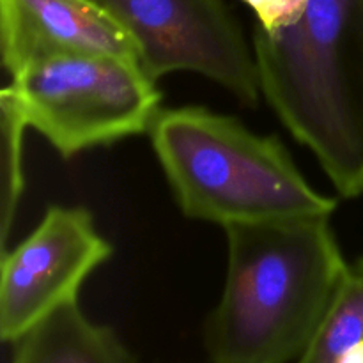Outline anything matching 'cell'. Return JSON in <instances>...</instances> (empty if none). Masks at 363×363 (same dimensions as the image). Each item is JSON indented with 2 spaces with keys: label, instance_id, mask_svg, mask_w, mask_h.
I'll list each match as a JSON object with an SVG mask.
<instances>
[{
  "label": "cell",
  "instance_id": "cell-1",
  "mask_svg": "<svg viewBox=\"0 0 363 363\" xmlns=\"http://www.w3.org/2000/svg\"><path fill=\"white\" fill-rule=\"evenodd\" d=\"M222 298L204 328L213 363H294L325 321L353 266L330 218L223 227Z\"/></svg>",
  "mask_w": 363,
  "mask_h": 363
},
{
  "label": "cell",
  "instance_id": "cell-2",
  "mask_svg": "<svg viewBox=\"0 0 363 363\" xmlns=\"http://www.w3.org/2000/svg\"><path fill=\"white\" fill-rule=\"evenodd\" d=\"M261 94L344 199L363 195V0H308L252 39Z\"/></svg>",
  "mask_w": 363,
  "mask_h": 363
},
{
  "label": "cell",
  "instance_id": "cell-3",
  "mask_svg": "<svg viewBox=\"0 0 363 363\" xmlns=\"http://www.w3.org/2000/svg\"><path fill=\"white\" fill-rule=\"evenodd\" d=\"M176 202L191 220L229 227L330 218L337 201L308 184L275 135L204 106L162 108L151 131Z\"/></svg>",
  "mask_w": 363,
  "mask_h": 363
},
{
  "label": "cell",
  "instance_id": "cell-4",
  "mask_svg": "<svg viewBox=\"0 0 363 363\" xmlns=\"http://www.w3.org/2000/svg\"><path fill=\"white\" fill-rule=\"evenodd\" d=\"M28 126L64 158L149 133L162 92L138 60L77 53L38 60L11 77Z\"/></svg>",
  "mask_w": 363,
  "mask_h": 363
},
{
  "label": "cell",
  "instance_id": "cell-5",
  "mask_svg": "<svg viewBox=\"0 0 363 363\" xmlns=\"http://www.w3.org/2000/svg\"><path fill=\"white\" fill-rule=\"evenodd\" d=\"M126 30L142 69L158 82L190 71L216 82L243 105L261 101L257 62L225 0H94Z\"/></svg>",
  "mask_w": 363,
  "mask_h": 363
},
{
  "label": "cell",
  "instance_id": "cell-6",
  "mask_svg": "<svg viewBox=\"0 0 363 363\" xmlns=\"http://www.w3.org/2000/svg\"><path fill=\"white\" fill-rule=\"evenodd\" d=\"M112 255L85 208L52 206L34 233L0 259V337L28 330L78 301L85 280Z\"/></svg>",
  "mask_w": 363,
  "mask_h": 363
},
{
  "label": "cell",
  "instance_id": "cell-7",
  "mask_svg": "<svg viewBox=\"0 0 363 363\" xmlns=\"http://www.w3.org/2000/svg\"><path fill=\"white\" fill-rule=\"evenodd\" d=\"M77 53L138 60L126 30L94 0H0V57L11 77L38 60Z\"/></svg>",
  "mask_w": 363,
  "mask_h": 363
},
{
  "label": "cell",
  "instance_id": "cell-8",
  "mask_svg": "<svg viewBox=\"0 0 363 363\" xmlns=\"http://www.w3.org/2000/svg\"><path fill=\"white\" fill-rule=\"evenodd\" d=\"M11 363H138L108 326L91 321L78 301L53 312L14 342Z\"/></svg>",
  "mask_w": 363,
  "mask_h": 363
},
{
  "label": "cell",
  "instance_id": "cell-9",
  "mask_svg": "<svg viewBox=\"0 0 363 363\" xmlns=\"http://www.w3.org/2000/svg\"><path fill=\"white\" fill-rule=\"evenodd\" d=\"M363 339V272L351 268L325 321L294 363H339Z\"/></svg>",
  "mask_w": 363,
  "mask_h": 363
},
{
  "label": "cell",
  "instance_id": "cell-10",
  "mask_svg": "<svg viewBox=\"0 0 363 363\" xmlns=\"http://www.w3.org/2000/svg\"><path fill=\"white\" fill-rule=\"evenodd\" d=\"M0 128H2V186H0V241L7 250V240L23 195V137L28 126L16 94L6 85L0 92Z\"/></svg>",
  "mask_w": 363,
  "mask_h": 363
},
{
  "label": "cell",
  "instance_id": "cell-11",
  "mask_svg": "<svg viewBox=\"0 0 363 363\" xmlns=\"http://www.w3.org/2000/svg\"><path fill=\"white\" fill-rule=\"evenodd\" d=\"M257 16V25L275 30L286 27L303 13L308 0H243Z\"/></svg>",
  "mask_w": 363,
  "mask_h": 363
},
{
  "label": "cell",
  "instance_id": "cell-12",
  "mask_svg": "<svg viewBox=\"0 0 363 363\" xmlns=\"http://www.w3.org/2000/svg\"><path fill=\"white\" fill-rule=\"evenodd\" d=\"M339 363H363V339L358 344H354V346L340 358Z\"/></svg>",
  "mask_w": 363,
  "mask_h": 363
},
{
  "label": "cell",
  "instance_id": "cell-13",
  "mask_svg": "<svg viewBox=\"0 0 363 363\" xmlns=\"http://www.w3.org/2000/svg\"><path fill=\"white\" fill-rule=\"evenodd\" d=\"M358 268H360L362 269V272H363V259H360V261H358Z\"/></svg>",
  "mask_w": 363,
  "mask_h": 363
}]
</instances>
